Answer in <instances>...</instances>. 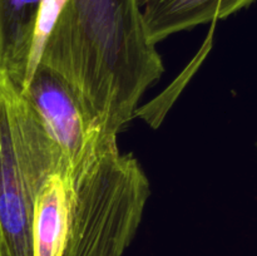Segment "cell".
I'll use <instances>...</instances> for the list:
<instances>
[{
    "label": "cell",
    "instance_id": "3",
    "mask_svg": "<svg viewBox=\"0 0 257 256\" xmlns=\"http://www.w3.org/2000/svg\"><path fill=\"white\" fill-rule=\"evenodd\" d=\"M67 161L9 75L0 70V256H33L34 201Z\"/></svg>",
    "mask_w": 257,
    "mask_h": 256
},
{
    "label": "cell",
    "instance_id": "6",
    "mask_svg": "<svg viewBox=\"0 0 257 256\" xmlns=\"http://www.w3.org/2000/svg\"><path fill=\"white\" fill-rule=\"evenodd\" d=\"M69 226V176L55 172L45 180L34 201L33 256H64Z\"/></svg>",
    "mask_w": 257,
    "mask_h": 256
},
{
    "label": "cell",
    "instance_id": "1",
    "mask_svg": "<svg viewBox=\"0 0 257 256\" xmlns=\"http://www.w3.org/2000/svg\"><path fill=\"white\" fill-rule=\"evenodd\" d=\"M39 63L73 88L103 135L117 137L165 72L138 0H68Z\"/></svg>",
    "mask_w": 257,
    "mask_h": 256
},
{
    "label": "cell",
    "instance_id": "8",
    "mask_svg": "<svg viewBox=\"0 0 257 256\" xmlns=\"http://www.w3.org/2000/svg\"><path fill=\"white\" fill-rule=\"evenodd\" d=\"M67 2L68 0H42V2H40L39 12H38L37 18V25H35L34 40H33L32 54H30V60L29 65H28L25 83L30 79L32 74L34 73L35 68L39 64L40 55H42L43 47H44L45 42H47L48 35L52 32L53 25L57 22L58 17H59V14L62 13L63 8L67 4ZM24 85H23V87H24Z\"/></svg>",
    "mask_w": 257,
    "mask_h": 256
},
{
    "label": "cell",
    "instance_id": "5",
    "mask_svg": "<svg viewBox=\"0 0 257 256\" xmlns=\"http://www.w3.org/2000/svg\"><path fill=\"white\" fill-rule=\"evenodd\" d=\"M256 0H138L146 32L155 45L197 25L225 19Z\"/></svg>",
    "mask_w": 257,
    "mask_h": 256
},
{
    "label": "cell",
    "instance_id": "4",
    "mask_svg": "<svg viewBox=\"0 0 257 256\" xmlns=\"http://www.w3.org/2000/svg\"><path fill=\"white\" fill-rule=\"evenodd\" d=\"M22 93L62 151L69 177L103 138L110 137L103 135L64 78L42 63L37 65Z\"/></svg>",
    "mask_w": 257,
    "mask_h": 256
},
{
    "label": "cell",
    "instance_id": "7",
    "mask_svg": "<svg viewBox=\"0 0 257 256\" xmlns=\"http://www.w3.org/2000/svg\"><path fill=\"white\" fill-rule=\"evenodd\" d=\"M42 0H0V70L19 89L27 78Z\"/></svg>",
    "mask_w": 257,
    "mask_h": 256
},
{
    "label": "cell",
    "instance_id": "2",
    "mask_svg": "<svg viewBox=\"0 0 257 256\" xmlns=\"http://www.w3.org/2000/svg\"><path fill=\"white\" fill-rule=\"evenodd\" d=\"M70 181V226L64 256H122L137 233L150 181L117 137H105Z\"/></svg>",
    "mask_w": 257,
    "mask_h": 256
}]
</instances>
